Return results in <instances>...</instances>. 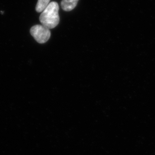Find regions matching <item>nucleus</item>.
Listing matches in <instances>:
<instances>
[{
	"label": "nucleus",
	"instance_id": "nucleus-4",
	"mask_svg": "<svg viewBox=\"0 0 155 155\" xmlns=\"http://www.w3.org/2000/svg\"><path fill=\"white\" fill-rule=\"evenodd\" d=\"M50 0H38L35 10L38 13L43 12L49 4Z\"/></svg>",
	"mask_w": 155,
	"mask_h": 155
},
{
	"label": "nucleus",
	"instance_id": "nucleus-1",
	"mask_svg": "<svg viewBox=\"0 0 155 155\" xmlns=\"http://www.w3.org/2000/svg\"><path fill=\"white\" fill-rule=\"evenodd\" d=\"M59 10L58 3H50L40 16L39 20L42 25L49 29L55 28L60 22Z\"/></svg>",
	"mask_w": 155,
	"mask_h": 155
},
{
	"label": "nucleus",
	"instance_id": "nucleus-2",
	"mask_svg": "<svg viewBox=\"0 0 155 155\" xmlns=\"http://www.w3.org/2000/svg\"><path fill=\"white\" fill-rule=\"evenodd\" d=\"M30 33L35 39L40 44H44L51 37L50 29L42 25H36L30 29Z\"/></svg>",
	"mask_w": 155,
	"mask_h": 155
},
{
	"label": "nucleus",
	"instance_id": "nucleus-3",
	"mask_svg": "<svg viewBox=\"0 0 155 155\" xmlns=\"http://www.w3.org/2000/svg\"><path fill=\"white\" fill-rule=\"evenodd\" d=\"M79 0H62L61 6L64 11H70L73 10L77 6Z\"/></svg>",
	"mask_w": 155,
	"mask_h": 155
}]
</instances>
